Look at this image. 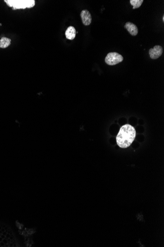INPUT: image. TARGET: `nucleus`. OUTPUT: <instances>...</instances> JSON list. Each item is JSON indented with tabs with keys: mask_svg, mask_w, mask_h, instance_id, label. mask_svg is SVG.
Masks as SVG:
<instances>
[{
	"mask_svg": "<svg viewBox=\"0 0 164 247\" xmlns=\"http://www.w3.org/2000/svg\"><path fill=\"white\" fill-rule=\"evenodd\" d=\"M65 34L66 38L70 40H73L75 39L76 36V30L73 26H69L66 29Z\"/></svg>",
	"mask_w": 164,
	"mask_h": 247,
	"instance_id": "obj_7",
	"label": "nucleus"
},
{
	"mask_svg": "<svg viewBox=\"0 0 164 247\" xmlns=\"http://www.w3.org/2000/svg\"><path fill=\"white\" fill-rule=\"evenodd\" d=\"M81 19L82 22L85 26H88L91 24L92 21V17L91 14L88 10H83L81 11Z\"/></svg>",
	"mask_w": 164,
	"mask_h": 247,
	"instance_id": "obj_5",
	"label": "nucleus"
},
{
	"mask_svg": "<svg viewBox=\"0 0 164 247\" xmlns=\"http://www.w3.org/2000/svg\"><path fill=\"white\" fill-rule=\"evenodd\" d=\"M163 22H164V16H163Z\"/></svg>",
	"mask_w": 164,
	"mask_h": 247,
	"instance_id": "obj_10",
	"label": "nucleus"
},
{
	"mask_svg": "<svg viewBox=\"0 0 164 247\" xmlns=\"http://www.w3.org/2000/svg\"><path fill=\"white\" fill-rule=\"evenodd\" d=\"M163 49L161 46L157 45L149 51L150 56L151 59H157L159 58L163 53Z\"/></svg>",
	"mask_w": 164,
	"mask_h": 247,
	"instance_id": "obj_4",
	"label": "nucleus"
},
{
	"mask_svg": "<svg viewBox=\"0 0 164 247\" xmlns=\"http://www.w3.org/2000/svg\"><path fill=\"white\" fill-rule=\"evenodd\" d=\"M5 2L9 6L13 7L14 10L32 8L34 6L36 2L34 0H5Z\"/></svg>",
	"mask_w": 164,
	"mask_h": 247,
	"instance_id": "obj_2",
	"label": "nucleus"
},
{
	"mask_svg": "<svg viewBox=\"0 0 164 247\" xmlns=\"http://www.w3.org/2000/svg\"><path fill=\"white\" fill-rule=\"evenodd\" d=\"M124 28L127 29L129 33L131 34L132 36H135L138 33V29L136 25L131 23V22H128L126 23Z\"/></svg>",
	"mask_w": 164,
	"mask_h": 247,
	"instance_id": "obj_6",
	"label": "nucleus"
},
{
	"mask_svg": "<svg viewBox=\"0 0 164 247\" xmlns=\"http://www.w3.org/2000/svg\"><path fill=\"white\" fill-rule=\"evenodd\" d=\"M143 0H130V2L131 5L133 6V9H137L141 6L143 2Z\"/></svg>",
	"mask_w": 164,
	"mask_h": 247,
	"instance_id": "obj_9",
	"label": "nucleus"
},
{
	"mask_svg": "<svg viewBox=\"0 0 164 247\" xmlns=\"http://www.w3.org/2000/svg\"><path fill=\"white\" fill-rule=\"evenodd\" d=\"M11 39L6 37H2L0 39V48H6L10 45Z\"/></svg>",
	"mask_w": 164,
	"mask_h": 247,
	"instance_id": "obj_8",
	"label": "nucleus"
},
{
	"mask_svg": "<svg viewBox=\"0 0 164 247\" xmlns=\"http://www.w3.org/2000/svg\"><path fill=\"white\" fill-rule=\"evenodd\" d=\"M136 135V130L134 127L130 124H125L120 128L116 136V143L120 148H128L132 144Z\"/></svg>",
	"mask_w": 164,
	"mask_h": 247,
	"instance_id": "obj_1",
	"label": "nucleus"
},
{
	"mask_svg": "<svg viewBox=\"0 0 164 247\" xmlns=\"http://www.w3.org/2000/svg\"><path fill=\"white\" fill-rule=\"evenodd\" d=\"M123 60V57L117 52H110L107 55L105 61L108 65L114 66L120 63Z\"/></svg>",
	"mask_w": 164,
	"mask_h": 247,
	"instance_id": "obj_3",
	"label": "nucleus"
}]
</instances>
